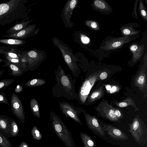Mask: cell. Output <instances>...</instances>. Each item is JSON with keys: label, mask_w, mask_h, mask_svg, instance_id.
<instances>
[{"label": "cell", "mask_w": 147, "mask_h": 147, "mask_svg": "<svg viewBox=\"0 0 147 147\" xmlns=\"http://www.w3.org/2000/svg\"><path fill=\"white\" fill-rule=\"evenodd\" d=\"M26 0H10L0 3V26H4L26 18Z\"/></svg>", "instance_id": "cell-1"}, {"label": "cell", "mask_w": 147, "mask_h": 147, "mask_svg": "<svg viewBox=\"0 0 147 147\" xmlns=\"http://www.w3.org/2000/svg\"><path fill=\"white\" fill-rule=\"evenodd\" d=\"M52 125L54 131L66 147H75L70 132L60 118L54 112L50 113Z\"/></svg>", "instance_id": "cell-2"}, {"label": "cell", "mask_w": 147, "mask_h": 147, "mask_svg": "<svg viewBox=\"0 0 147 147\" xmlns=\"http://www.w3.org/2000/svg\"><path fill=\"white\" fill-rule=\"evenodd\" d=\"M128 125L129 129L128 131L136 142L139 145L145 144L147 140V128L140 116H136L132 123H129Z\"/></svg>", "instance_id": "cell-3"}, {"label": "cell", "mask_w": 147, "mask_h": 147, "mask_svg": "<svg viewBox=\"0 0 147 147\" xmlns=\"http://www.w3.org/2000/svg\"><path fill=\"white\" fill-rule=\"evenodd\" d=\"M52 41L53 44L61 51L64 60L70 71L75 74L78 69V65L76 62L77 59L72 50L66 44L56 37L53 38Z\"/></svg>", "instance_id": "cell-4"}, {"label": "cell", "mask_w": 147, "mask_h": 147, "mask_svg": "<svg viewBox=\"0 0 147 147\" xmlns=\"http://www.w3.org/2000/svg\"><path fill=\"white\" fill-rule=\"evenodd\" d=\"M18 51L25 58L27 66V71L32 70L37 65L40 63L45 58V53L42 51L33 49L28 51Z\"/></svg>", "instance_id": "cell-5"}, {"label": "cell", "mask_w": 147, "mask_h": 147, "mask_svg": "<svg viewBox=\"0 0 147 147\" xmlns=\"http://www.w3.org/2000/svg\"><path fill=\"white\" fill-rule=\"evenodd\" d=\"M97 73H93L89 76L82 83L79 91V96L81 102L84 104L90 91L97 79Z\"/></svg>", "instance_id": "cell-6"}, {"label": "cell", "mask_w": 147, "mask_h": 147, "mask_svg": "<svg viewBox=\"0 0 147 147\" xmlns=\"http://www.w3.org/2000/svg\"><path fill=\"white\" fill-rule=\"evenodd\" d=\"M85 120L88 127L94 134L100 137L107 139L105 131L103 130L102 125L97 118L94 116H92L88 113H84Z\"/></svg>", "instance_id": "cell-7"}, {"label": "cell", "mask_w": 147, "mask_h": 147, "mask_svg": "<svg viewBox=\"0 0 147 147\" xmlns=\"http://www.w3.org/2000/svg\"><path fill=\"white\" fill-rule=\"evenodd\" d=\"M115 109L105 100L101 102L95 108L101 117L111 121H119V119L115 115Z\"/></svg>", "instance_id": "cell-8"}, {"label": "cell", "mask_w": 147, "mask_h": 147, "mask_svg": "<svg viewBox=\"0 0 147 147\" xmlns=\"http://www.w3.org/2000/svg\"><path fill=\"white\" fill-rule=\"evenodd\" d=\"M11 105L13 114L22 123L25 121L24 107L18 96L13 93L11 97Z\"/></svg>", "instance_id": "cell-9"}, {"label": "cell", "mask_w": 147, "mask_h": 147, "mask_svg": "<svg viewBox=\"0 0 147 147\" xmlns=\"http://www.w3.org/2000/svg\"><path fill=\"white\" fill-rule=\"evenodd\" d=\"M77 0H69L65 4L61 14L62 19L66 26L71 28L73 24L71 20L72 12L78 3Z\"/></svg>", "instance_id": "cell-10"}, {"label": "cell", "mask_w": 147, "mask_h": 147, "mask_svg": "<svg viewBox=\"0 0 147 147\" xmlns=\"http://www.w3.org/2000/svg\"><path fill=\"white\" fill-rule=\"evenodd\" d=\"M36 25L33 24L28 25L22 30L17 32L10 34L2 35L4 37L18 39L26 38L34 36L38 32V28L36 29Z\"/></svg>", "instance_id": "cell-11"}, {"label": "cell", "mask_w": 147, "mask_h": 147, "mask_svg": "<svg viewBox=\"0 0 147 147\" xmlns=\"http://www.w3.org/2000/svg\"><path fill=\"white\" fill-rule=\"evenodd\" d=\"M136 36H125L114 38L106 41L103 49L109 50L119 48L136 38Z\"/></svg>", "instance_id": "cell-12"}, {"label": "cell", "mask_w": 147, "mask_h": 147, "mask_svg": "<svg viewBox=\"0 0 147 147\" xmlns=\"http://www.w3.org/2000/svg\"><path fill=\"white\" fill-rule=\"evenodd\" d=\"M59 106L63 114L78 123L81 125H82L78 116L79 112L72 105L67 102H59Z\"/></svg>", "instance_id": "cell-13"}, {"label": "cell", "mask_w": 147, "mask_h": 147, "mask_svg": "<svg viewBox=\"0 0 147 147\" xmlns=\"http://www.w3.org/2000/svg\"><path fill=\"white\" fill-rule=\"evenodd\" d=\"M101 124L105 132L113 139L122 141L128 139L127 135L119 129L111 125L103 123Z\"/></svg>", "instance_id": "cell-14"}, {"label": "cell", "mask_w": 147, "mask_h": 147, "mask_svg": "<svg viewBox=\"0 0 147 147\" xmlns=\"http://www.w3.org/2000/svg\"><path fill=\"white\" fill-rule=\"evenodd\" d=\"M60 67L56 74L57 80L67 92L70 93L72 90V84L69 77L65 74L64 70L60 66Z\"/></svg>", "instance_id": "cell-15"}, {"label": "cell", "mask_w": 147, "mask_h": 147, "mask_svg": "<svg viewBox=\"0 0 147 147\" xmlns=\"http://www.w3.org/2000/svg\"><path fill=\"white\" fill-rule=\"evenodd\" d=\"M146 65H143L134 79L135 85L140 90L146 92Z\"/></svg>", "instance_id": "cell-16"}, {"label": "cell", "mask_w": 147, "mask_h": 147, "mask_svg": "<svg viewBox=\"0 0 147 147\" xmlns=\"http://www.w3.org/2000/svg\"><path fill=\"white\" fill-rule=\"evenodd\" d=\"M92 5L94 9L102 13L108 14L112 12L111 7L105 0H94Z\"/></svg>", "instance_id": "cell-17"}, {"label": "cell", "mask_w": 147, "mask_h": 147, "mask_svg": "<svg viewBox=\"0 0 147 147\" xmlns=\"http://www.w3.org/2000/svg\"><path fill=\"white\" fill-rule=\"evenodd\" d=\"M12 119L8 116L0 115V133L7 138L10 137L8 128Z\"/></svg>", "instance_id": "cell-18"}, {"label": "cell", "mask_w": 147, "mask_h": 147, "mask_svg": "<svg viewBox=\"0 0 147 147\" xmlns=\"http://www.w3.org/2000/svg\"><path fill=\"white\" fill-rule=\"evenodd\" d=\"M32 21V19L29 20L28 18H26L9 28L6 33L10 34L19 31L27 27Z\"/></svg>", "instance_id": "cell-19"}, {"label": "cell", "mask_w": 147, "mask_h": 147, "mask_svg": "<svg viewBox=\"0 0 147 147\" xmlns=\"http://www.w3.org/2000/svg\"><path fill=\"white\" fill-rule=\"evenodd\" d=\"M144 45H138L134 44L130 47V50L133 54L132 61L135 62L142 57L144 53Z\"/></svg>", "instance_id": "cell-20"}, {"label": "cell", "mask_w": 147, "mask_h": 147, "mask_svg": "<svg viewBox=\"0 0 147 147\" xmlns=\"http://www.w3.org/2000/svg\"><path fill=\"white\" fill-rule=\"evenodd\" d=\"M4 62L5 63L3 65V67H7L11 69L12 72L8 73V74L11 76L15 77L19 76L26 72L25 69L21 68L5 60Z\"/></svg>", "instance_id": "cell-21"}, {"label": "cell", "mask_w": 147, "mask_h": 147, "mask_svg": "<svg viewBox=\"0 0 147 147\" xmlns=\"http://www.w3.org/2000/svg\"><path fill=\"white\" fill-rule=\"evenodd\" d=\"M122 34L125 36H129L131 35H137L140 32L134 28L131 25L128 24L123 25L121 28Z\"/></svg>", "instance_id": "cell-22"}, {"label": "cell", "mask_w": 147, "mask_h": 147, "mask_svg": "<svg viewBox=\"0 0 147 147\" xmlns=\"http://www.w3.org/2000/svg\"><path fill=\"white\" fill-rule=\"evenodd\" d=\"M115 104L120 108L125 107L129 105L131 106L134 107L135 111H139V109L137 107L136 103L131 97H128L122 102H115Z\"/></svg>", "instance_id": "cell-23"}, {"label": "cell", "mask_w": 147, "mask_h": 147, "mask_svg": "<svg viewBox=\"0 0 147 147\" xmlns=\"http://www.w3.org/2000/svg\"><path fill=\"white\" fill-rule=\"evenodd\" d=\"M26 42V41L24 40L15 38L0 39V43L14 46L22 45Z\"/></svg>", "instance_id": "cell-24"}, {"label": "cell", "mask_w": 147, "mask_h": 147, "mask_svg": "<svg viewBox=\"0 0 147 147\" xmlns=\"http://www.w3.org/2000/svg\"><path fill=\"white\" fill-rule=\"evenodd\" d=\"M104 94V90L102 86H100L94 91L89 96L88 101L89 103H92L101 98Z\"/></svg>", "instance_id": "cell-25"}, {"label": "cell", "mask_w": 147, "mask_h": 147, "mask_svg": "<svg viewBox=\"0 0 147 147\" xmlns=\"http://www.w3.org/2000/svg\"><path fill=\"white\" fill-rule=\"evenodd\" d=\"M80 136L84 144V147H95L96 144L94 141L90 137L83 132H80Z\"/></svg>", "instance_id": "cell-26"}, {"label": "cell", "mask_w": 147, "mask_h": 147, "mask_svg": "<svg viewBox=\"0 0 147 147\" xmlns=\"http://www.w3.org/2000/svg\"><path fill=\"white\" fill-rule=\"evenodd\" d=\"M30 108L33 115L36 117L40 118V113L38 102L34 98H32L30 101Z\"/></svg>", "instance_id": "cell-27"}, {"label": "cell", "mask_w": 147, "mask_h": 147, "mask_svg": "<svg viewBox=\"0 0 147 147\" xmlns=\"http://www.w3.org/2000/svg\"><path fill=\"white\" fill-rule=\"evenodd\" d=\"M8 131L10 137H16L19 132V128L16 122L13 119H12Z\"/></svg>", "instance_id": "cell-28"}, {"label": "cell", "mask_w": 147, "mask_h": 147, "mask_svg": "<svg viewBox=\"0 0 147 147\" xmlns=\"http://www.w3.org/2000/svg\"><path fill=\"white\" fill-rule=\"evenodd\" d=\"M46 81L40 78H34L30 80L24 84L26 86L33 87L40 86L45 84Z\"/></svg>", "instance_id": "cell-29"}, {"label": "cell", "mask_w": 147, "mask_h": 147, "mask_svg": "<svg viewBox=\"0 0 147 147\" xmlns=\"http://www.w3.org/2000/svg\"><path fill=\"white\" fill-rule=\"evenodd\" d=\"M138 11L142 18L145 21H147V16L146 8L144 4L143 0L139 1Z\"/></svg>", "instance_id": "cell-30"}, {"label": "cell", "mask_w": 147, "mask_h": 147, "mask_svg": "<svg viewBox=\"0 0 147 147\" xmlns=\"http://www.w3.org/2000/svg\"><path fill=\"white\" fill-rule=\"evenodd\" d=\"M0 147H13L8 138L0 133Z\"/></svg>", "instance_id": "cell-31"}, {"label": "cell", "mask_w": 147, "mask_h": 147, "mask_svg": "<svg viewBox=\"0 0 147 147\" xmlns=\"http://www.w3.org/2000/svg\"><path fill=\"white\" fill-rule=\"evenodd\" d=\"M84 24L86 26L93 30L98 31L99 30V24L96 21L87 20L85 21Z\"/></svg>", "instance_id": "cell-32"}, {"label": "cell", "mask_w": 147, "mask_h": 147, "mask_svg": "<svg viewBox=\"0 0 147 147\" xmlns=\"http://www.w3.org/2000/svg\"><path fill=\"white\" fill-rule=\"evenodd\" d=\"M14 81L13 79H4L0 80V91L5 89Z\"/></svg>", "instance_id": "cell-33"}, {"label": "cell", "mask_w": 147, "mask_h": 147, "mask_svg": "<svg viewBox=\"0 0 147 147\" xmlns=\"http://www.w3.org/2000/svg\"><path fill=\"white\" fill-rule=\"evenodd\" d=\"M31 134L34 139L36 140H39L42 138V136L36 126L33 127L31 130Z\"/></svg>", "instance_id": "cell-34"}, {"label": "cell", "mask_w": 147, "mask_h": 147, "mask_svg": "<svg viewBox=\"0 0 147 147\" xmlns=\"http://www.w3.org/2000/svg\"><path fill=\"white\" fill-rule=\"evenodd\" d=\"M6 96V95L4 92L2 91L0 93V104L4 103L8 105H9L8 100Z\"/></svg>", "instance_id": "cell-35"}, {"label": "cell", "mask_w": 147, "mask_h": 147, "mask_svg": "<svg viewBox=\"0 0 147 147\" xmlns=\"http://www.w3.org/2000/svg\"><path fill=\"white\" fill-rule=\"evenodd\" d=\"M81 42L84 44L89 43L90 41V39L87 36L84 34H81L80 36Z\"/></svg>", "instance_id": "cell-36"}, {"label": "cell", "mask_w": 147, "mask_h": 147, "mask_svg": "<svg viewBox=\"0 0 147 147\" xmlns=\"http://www.w3.org/2000/svg\"><path fill=\"white\" fill-rule=\"evenodd\" d=\"M9 50V47L4 46H0V54L4 55Z\"/></svg>", "instance_id": "cell-37"}, {"label": "cell", "mask_w": 147, "mask_h": 147, "mask_svg": "<svg viewBox=\"0 0 147 147\" xmlns=\"http://www.w3.org/2000/svg\"><path fill=\"white\" fill-rule=\"evenodd\" d=\"M138 0H136L135 1L134 8L132 13V16L135 18L138 19V16L137 12V6Z\"/></svg>", "instance_id": "cell-38"}, {"label": "cell", "mask_w": 147, "mask_h": 147, "mask_svg": "<svg viewBox=\"0 0 147 147\" xmlns=\"http://www.w3.org/2000/svg\"><path fill=\"white\" fill-rule=\"evenodd\" d=\"M115 113L116 116L119 119L123 117V114L121 111L118 109H115Z\"/></svg>", "instance_id": "cell-39"}, {"label": "cell", "mask_w": 147, "mask_h": 147, "mask_svg": "<svg viewBox=\"0 0 147 147\" xmlns=\"http://www.w3.org/2000/svg\"><path fill=\"white\" fill-rule=\"evenodd\" d=\"M119 88L117 86H113L111 87V88L109 90V92L110 93L112 94L117 92L119 90Z\"/></svg>", "instance_id": "cell-40"}, {"label": "cell", "mask_w": 147, "mask_h": 147, "mask_svg": "<svg viewBox=\"0 0 147 147\" xmlns=\"http://www.w3.org/2000/svg\"><path fill=\"white\" fill-rule=\"evenodd\" d=\"M108 76V74L107 72L103 71L101 73L99 76V77L100 80H104L106 79Z\"/></svg>", "instance_id": "cell-41"}, {"label": "cell", "mask_w": 147, "mask_h": 147, "mask_svg": "<svg viewBox=\"0 0 147 147\" xmlns=\"http://www.w3.org/2000/svg\"><path fill=\"white\" fill-rule=\"evenodd\" d=\"M22 91V87L20 85H18L16 86L14 91L16 93H20Z\"/></svg>", "instance_id": "cell-42"}, {"label": "cell", "mask_w": 147, "mask_h": 147, "mask_svg": "<svg viewBox=\"0 0 147 147\" xmlns=\"http://www.w3.org/2000/svg\"><path fill=\"white\" fill-rule=\"evenodd\" d=\"M18 147H29V146L25 142H22L20 143Z\"/></svg>", "instance_id": "cell-43"}, {"label": "cell", "mask_w": 147, "mask_h": 147, "mask_svg": "<svg viewBox=\"0 0 147 147\" xmlns=\"http://www.w3.org/2000/svg\"><path fill=\"white\" fill-rule=\"evenodd\" d=\"M105 87L106 88V89L108 91H109L110 90L111 87V86L109 84L105 85Z\"/></svg>", "instance_id": "cell-44"}, {"label": "cell", "mask_w": 147, "mask_h": 147, "mask_svg": "<svg viewBox=\"0 0 147 147\" xmlns=\"http://www.w3.org/2000/svg\"><path fill=\"white\" fill-rule=\"evenodd\" d=\"M4 71L3 70L0 69V77L3 75Z\"/></svg>", "instance_id": "cell-45"}, {"label": "cell", "mask_w": 147, "mask_h": 147, "mask_svg": "<svg viewBox=\"0 0 147 147\" xmlns=\"http://www.w3.org/2000/svg\"><path fill=\"white\" fill-rule=\"evenodd\" d=\"M5 62V59L0 58V63L1 62Z\"/></svg>", "instance_id": "cell-46"}]
</instances>
